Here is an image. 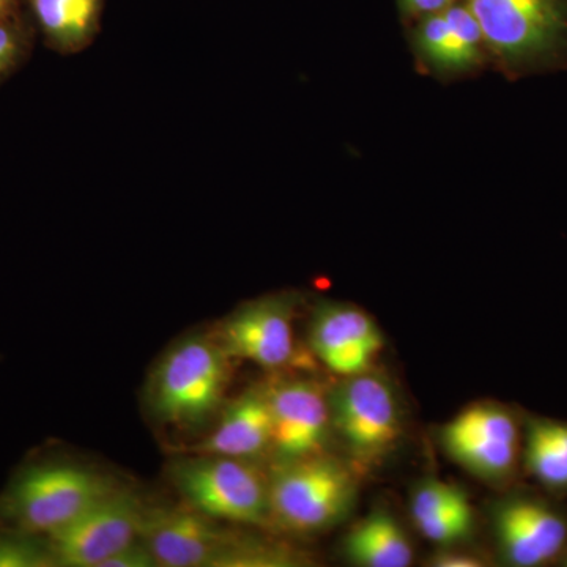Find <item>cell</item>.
<instances>
[{
    "mask_svg": "<svg viewBox=\"0 0 567 567\" xmlns=\"http://www.w3.org/2000/svg\"><path fill=\"white\" fill-rule=\"evenodd\" d=\"M121 487L89 466L35 462L17 473L0 495V522L3 528L47 537Z\"/></svg>",
    "mask_w": 567,
    "mask_h": 567,
    "instance_id": "cell-1",
    "label": "cell"
},
{
    "mask_svg": "<svg viewBox=\"0 0 567 567\" xmlns=\"http://www.w3.org/2000/svg\"><path fill=\"white\" fill-rule=\"evenodd\" d=\"M507 76L567 66V0H466Z\"/></svg>",
    "mask_w": 567,
    "mask_h": 567,
    "instance_id": "cell-2",
    "label": "cell"
},
{
    "mask_svg": "<svg viewBox=\"0 0 567 567\" xmlns=\"http://www.w3.org/2000/svg\"><path fill=\"white\" fill-rule=\"evenodd\" d=\"M230 361L213 334L186 336L171 347L147 386L152 415L174 427H200L224 404Z\"/></svg>",
    "mask_w": 567,
    "mask_h": 567,
    "instance_id": "cell-3",
    "label": "cell"
},
{
    "mask_svg": "<svg viewBox=\"0 0 567 567\" xmlns=\"http://www.w3.org/2000/svg\"><path fill=\"white\" fill-rule=\"evenodd\" d=\"M268 480L271 527L290 535H317L333 528L357 499L352 466L324 453L276 462Z\"/></svg>",
    "mask_w": 567,
    "mask_h": 567,
    "instance_id": "cell-4",
    "label": "cell"
},
{
    "mask_svg": "<svg viewBox=\"0 0 567 567\" xmlns=\"http://www.w3.org/2000/svg\"><path fill=\"white\" fill-rule=\"evenodd\" d=\"M182 502L223 524L270 528V480L251 458L185 453L167 466Z\"/></svg>",
    "mask_w": 567,
    "mask_h": 567,
    "instance_id": "cell-5",
    "label": "cell"
},
{
    "mask_svg": "<svg viewBox=\"0 0 567 567\" xmlns=\"http://www.w3.org/2000/svg\"><path fill=\"white\" fill-rule=\"evenodd\" d=\"M330 399L333 429L357 462L377 464L398 445L401 406L383 377L369 371L346 377Z\"/></svg>",
    "mask_w": 567,
    "mask_h": 567,
    "instance_id": "cell-6",
    "label": "cell"
},
{
    "mask_svg": "<svg viewBox=\"0 0 567 567\" xmlns=\"http://www.w3.org/2000/svg\"><path fill=\"white\" fill-rule=\"evenodd\" d=\"M144 499L121 487L65 528L47 536L54 566L100 567L121 548L140 539Z\"/></svg>",
    "mask_w": 567,
    "mask_h": 567,
    "instance_id": "cell-7",
    "label": "cell"
},
{
    "mask_svg": "<svg viewBox=\"0 0 567 567\" xmlns=\"http://www.w3.org/2000/svg\"><path fill=\"white\" fill-rule=\"evenodd\" d=\"M194 507L148 506L141 539L158 567H221L238 533Z\"/></svg>",
    "mask_w": 567,
    "mask_h": 567,
    "instance_id": "cell-8",
    "label": "cell"
},
{
    "mask_svg": "<svg viewBox=\"0 0 567 567\" xmlns=\"http://www.w3.org/2000/svg\"><path fill=\"white\" fill-rule=\"evenodd\" d=\"M442 443L451 458L473 475L502 481L516 470L520 431L503 406L477 404L443 427Z\"/></svg>",
    "mask_w": 567,
    "mask_h": 567,
    "instance_id": "cell-9",
    "label": "cell"
},
{
    "mask_svg": "<svg viewBox=\"0 0 567 567\" xmlns=\"http://www.w3.org/2000/svg\"><path fill=\"white\" fill-rule=\"evenodd\" d=\"M212 334L233 360L251 361L265 369L286 368L297 354L292 300L289 295H275L249 301Z\"/></svg>",
    "mask_w": 567,
    "mask_h": 567,
    "instance_id": "cell-10",
    "label": "cell"
},
{
    "mask_svg": "<svg viewBox=\"0 0 567 567\" xmlns=\"http://www.w3.org/2000/svg\"><path fill=\"white\" fill-rule=\"evenodd\" d=\"M274 442L271 451L278 461L324 453L333 421L331 399L316 380L287 379L268 383Z\"/></svg>",
    "mask_w": 567,
    "mask_h": 567,
    "instance_id": "cell-11",
    "label": "cell"
},
{
    "mask_svg": "<svg viewBox=\"0 0 567 567\" xmlns=\"http://www.w3.org/2000/svg\"><path fill=\"white\" fill-rule=\"evenodd\" d=\"M312 352L342 377L363 374L383 349L374 319L350 305L327 303L317 309L309 330Z\"/></svg>",
    "mask_w": 567,
    "mask_h": 567,
    "instance_id": "cell-12",
    "label": "cell"
},
{
    "mask_svg": "<svg viewBox=\"0 0 567 567\" xmlns=\"http://www.w3.org/2000/svg\"><path fill=\"white\" fill-rule=\"evenodd\" d=\"M495 535L509 565L544 566L565 550L567 520L540 499L516 496L496 509Z\"/></svg>",
    "mask_w": 567,
    "mask_h": 567,
    "instance_id": "cell-13",
    "label": "cell"
},
{
    "mask_svg": "<svg viewBox=\"0 0 567 567\" xmlns=\"http://www.w3.org/2000/svg\"><path fill=\"white\" fill-rule=\"evenodd\" d=\"M413 41L420 61L447 76L476 69L486 58L480 22L468 7L457 3L421 18Z\"/></svg>",
    "mask_w": 567,
    "mask_h": 567,
    "instance_id": "cell-14",
    "label": "cell"
},
{
    "mask_svg": "<svg viewBox=\"0 0 567 567\" xmlns=\"http://www.w3.org/2000/svg\"><path fill=\"white\" fill-rule=\"evenodd\" d=\"M271 442L274 425L267 386H252L223 410L210 435L186 447L183 453L216 454L254 461L271 451Z\"/></svg>",
    "mask_w": 567,
    "mask_h": 567,
    "instance_id": "cell-15",
    "label": "cell"
},
{
    "mask_svg": "<svg viewBox=\"0 0 567 567\" xmlns=\"http://www.w3.org/2000/svg\"><path fill=\"white\" fill-rule=\"evenodd\" d=\"M106 0H25V11L50 50L62 55L87 50L102 29Z\"/></svg>",
    "mask_w": 567,
    "mask_h": 567,
    "instance_id": "cell-16",
    "label": "cell"
},
{
    "mask_svg": "<svg viewBox=\"0 0 567 567\" xmlns=\"http://www.w3.org/2000/svg\"><path fill=\"white\" fill-rule=\"evenodd\" d=\"M344 548L350 561L363 567H406L413 561L409 536L383 511L358 522L347 535Z\"/></svg>",
    "mask_w": 567,
    "mask_h": 567,
    "instance_id": "cell-17",
    "label": "cell"
},
{
    "mask_svg": "<svg viewBox=\"0 0 567 567\" xmlns=\"http://www.w3.org/2000/svg\"><path fill=\"white\" fill-rule=\"evenodd\" d=\"M525 464L540 484L555 491L567 488V424L532 420L525 435Z\"/></svg>",
    "mask_w": 567,
    "mask_h": 567,
    "instance_id": "cell-18",
    "label": "cell"
},
{
    "mask_svg": "<svg viewBox=\"0 0 567 567\" xmlns=\"http://www.w3.org/2000/svg\"><path fill=\"white\" fill-rule=\"evenodd\" d=\"M37 35L28 11L13 20L0 21V84L31 59Z\"/></svg>",
    "mask_w": 567,
    "mask_h": 567,
    "instance_id": "cell-19",
    "label": "cell"
},
{
    "mask_svg": "<svg viewBox=\"0 0 567 567\" xmlns=\"http://www.w3.org/2000/svg\"><path fill=\"white\" fill-rule=\"evenodd\" d=\"M0 567H55L47 537L0 529Z\"/></svg>",
    "mask_w": 567,
    "mask_h": 567,
    "instance_id": "cell-20",
    "label": "cell"
},
{
    "mask_svg": "<svg viewBox=\"0 0 567 567\" xmlns=\"http://www.w3.org/2000/svg\"><path fill=\"white\" fill-rule=\"evenodd\" d=\"M421 535L440 546H451L468 537L473 528V509L468 499L458 503L439 516L417 522Z\"/></svg>",
    "mask_w": 567,
    "mask_h": 567,
    "instance_id": "cell-21",
    "label": "cell"
},
{
    "mask_svg": "<svg viewBox=\"0 0 567 567\" xmlns=\"http://www.w3.org/2000/svg\"><path fill=\"white\" fill-rule=\"evenodd\" d=\"M466 495L461 488L440 480H429L416 487L415 494L410 499V514L413 524L424 518L439 516L458 503L465 502Z\"/></svg>",
    "mask_w": 567,
    "mask_h": 567,
    "instance_id": "cell-22",
    "label": "cell"
},
{
    "mask_svg": "<svg viewBox=\"0 0 567 567\" xmlns=\"http://www.w3.org/2000/svg\"><path fill=\"white\" fill-rule=\"evenodd\" d=\"M100 567H158V565L153 558L151 548L145 546L144 540L140 537L128 546L121 548Z\"/></svg>",
    "mask_w": 567,
    "mask_h": 567,
    "instance_id": "cell-23",
    "label": "cell"
},
{
    "mask_svg": "<svg viewBox=\"0 0 567 567\" xmlns=\"http://www.w3.org/2000/svg\"><path fill=\"white\" fill-rule=\"evenodd\" d=\"M453 0H401L402 10L410 17H429L447 9Z\"/></svg>",
    "mask_w": 567,
    "mask_h": 567,
    "instance_id": "cell-24",
    "label": "cell"
},
{
    "mask_svg": "<svg viewBox=\"0 0 567 567\" xmlns=\"http://www.w3.org/2000/svg\"><path fill=\"white\" fill-rule=\"evenodd\" d=\"M432 566L436 567H480L483 566L480 558L472 555L458 554V551H440L432 558Z\"/></svg>",
    "mask_w": 567,
    "mask_h": 567,
    "instance_id": "cell-25",
    "label": "cell"
},
{
    "mask_svg": "<svg viewBox=\"0 0 567 567\" xmlns=\"http://www.w3.org/2000/svg\"><path fill=\"white\" fill-rule=\"evenodd\" d=\"M25 13V0H0V21L13 20Z\"/></svg>",
    "mask_w": 567,
    "mask_h": 567,
    "instance_id": "cell-26",
    "label": "cell"
},
{
    "mask_svg": "<svg viewBox=\"0 0 567 567\" xmlns=\"http://www.w3.org/2000/svg\"><path fill=\"white\" fill-rule=\"evenodd\" d=\"M565 566H567V558H566V563H565Z\"/></svg>",
    "mask_w": 567,
    "mask_h": 567,
    "instance_id": "cell-27",
    "label": "cell"
}]
</instances>
